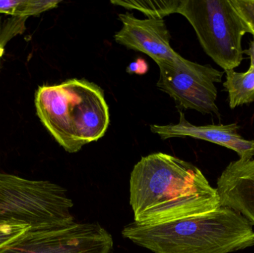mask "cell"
I'll return each instance as SVG.
<instances>
[{"instance_id": "obj_12", "label": "cell", "mask_w": 254, "mask_h": 253, "mask_svg": "<svg viewBox=\"0 0 254 253\" xmlns=\"http://www.w3.org/2000/svg\"><path fill=\"white\" fill-rule=\"evenodd\" d=\"M59 0H0V13L26 19L58 7Z\"/></svg>"}, {"instance_id": "obj_7", "label": "cell", "mask_w": 254, "mask_h": 253, "mask_svg": "<svg viewBox=\"0 0 254 253\" xmlns=\"http://www.w3.org/2000/svg\"><path fill=\"white\" fill-rule=\"evenodd\" d=\"M113 237L98 223H76L62 230H34L0 253H112Z\"/></svg>"}, {"instance_id": "obj_10", "label": "cell", "mask_w": 254, "mask_h": 253, "mask_svg": "<svg viewBox=\"0 0 254 253\" xmlns=\"http://www.w3.org/2000/svg\"><path fill=\"white\" fill-rule=\"evenodd\" d=\"M221 206H228L254 225V160L231 162L224 169L216 187Z\"/></svg>"}, {"instance_id": "obj_9", "label": "cell", "mask_w": 254, "mask_h": 253, "mask_svg": "<svg viewBox=\"0 0 254 253\" xmlns=\"http://www.w3.org/2000/svg\"><path fill=\"white\" fill-rule=\"evenodd\" d=\"M237 123L228 125H207L195 126L185 118L180 111V119L176 124L151 125L152 133L166 140L173 138H189L203 140L234 150L243 161L252 160L254 157V141L244 139L238 133Z\"/></svg>"}, {"instance_id": "obj_5", "label": "cell", "mask_w": 254, "mask_h": 253, "mask_svg": "<svg viewBox=\"0 0 254 253\" xmlns=\"http://www.w3.org/2000/svg\"><path fill=\"white\" fill-rule=\"evenodd\" d=\"M176 13L189 21L204 51L217 65L225 71L240 65L242 40L249 30L231 0H178Z\"/></svg>"}, {"instance_id": "obj_8", "label": "cell", "mask_w": 254, "mask_h": 253, "mask_svg": "<svg viewBox=\"0 0 254 253\" xmlns=\"http://www.w3.org/2000/svg\"><path fill=\"white\" fill-rule=\"evenodd\" d=\"M122 29L115 34L116 43L143 52L157 64L171 60L177 53L170 46V34L162 18L140 19L132 13H121Z\"/></svg>"}, {"instance_id": "obj_13", "label": "cell", "mask_w": 254, "mask_h": 253, "mask_svg": "<svg viewBox=\"0 0 254 253\" xmlns=\"http://www.w3.org/2000/svg\"><path fill=\"white\" fill-rule=\"evenodd\" d=\"M30 230H32L31 226L16 221L0 223V249L20 239Z\"/></svg>"}, {"instance_id": "obj_15", "label": "cell", "mask_w": 254, "mask_h": 253, "mask_svg": "<svg viewBox=\"0 0 254 253\" xmlns=\"http://www.w3.org/2000/svg\"><path fill=\"white\" fill-rule=\"evenodd\" d=\"M149 69L147 62L142 59L138 58L135 62H131L127 68V71L129 74H146Z\"/></svg>"}, {"instance_id": "obj_4", "label": "cell", "mask_w": 254, "mask_h": 253, "mask_svg": "<svg viewBox=\"0 0 254 253\" xmlns=\"http://www.w3.org/2000/svg\"><path fill=\"white\" fill-rule=\"evenodd\" d=\"M66 190L49 181L0 172V223L16 221L34 230H62L77 223Z\"/></svg>"}, {"instance_id": "obj_6", "label": "cell", "mask_w": 254, "mask_h": 253, "mask_svg": "<svg viewBox=\"0 0 254 253\" xmlns=\"http://www.w3.org/2000/svg\"><path fill=\"white\" fill-rule=\"evenodd\" d=\"M157 65L160 69L157 87L170 95L179 107L220 116L215 83L222 82L224 72L191 62L178 53L171 60Z\"/></svg>"}, {"instance_id": "obj_14", "label": "cell", "mask_w": 254, "mask_h": 253, "mask_svg": "<svg viewBox=\"0 0 254 253\" xmlns=\"http://www.w3.org/2000/svg\"><path fill=\"white\" fill-rule=\"evenodd\" d=\"M231 2L246 23L249 33L254 36V0H231Z\"/></svg>"}, {"instance_id": "obj_1", "label": "cell", "mask_w": 254, "mask_h": 253, "mask_svg": "<svg viewBox=\"0 0 254 253\" xmlns=\"http://www.w3.org/2000/svg\"><path fill=\"white\" fill-rule=\"evenodd\" d=\"M134 222L165 224L212 212L220 198L204 174L189 162L165 153L142 157L129 179Z\"/></svg>"}, {"instance_id": "obj_3", "label": "cell", "mask_w": 254, "mask_h": 253, "mask_svg": "<svg viewBox=\"0 0 254 253\" xmlns=\"http://www.w3.org/2000/svg\"><path fill=\"white\" fill-rule=\"evenodd\" d=\"M34 103L43 126L68 153L98 141L110 126L104 90L84 79L40 86Z\"/></svg>"}, {"instance_id": "obj_11", "label": "cell", "mask_w": 254, "mask_h": 253, "mask_svg": "<svg viewBox=\"0 0 254 253\" xmlns=\"http://www.w3.org/2000/svg\"><path fill=\"white\" fill-rule=\"evenodd\" d=\"M225 74L224 86L228 92L231 108L254 102V67L250 66L245 73L228 70Z\"/></svg>"}, {"instance_id": "obj_2", "label": "cell", "mask_w": 254, "mask_h": 253, "mask_svg": "<svg viewBox=\"0 0 254 253\" xmlns=\"http://www.w3.org/2000/svg\"><path fill=\"white\" fill-rule=\"evenodd\" d=\"M125 239L154 253H231L254 246L253 225L228 206L165 224L130 223Z\"/></svg>"}, {"instance_id": "obj_16", "label": "cell", "mask_w": 254, "mask_h": 253, "mask_svg": "<svg viewBox=\"0 0 254 253\" xmlns=\"http://www.w3.org/2000/svg\"><path fill=\"white\" fill-rule=\"evenodd\" d=\"M251 58V66L254 67V36L253 40L250 43V46L248 50L244 51Z\"/></svg>"}]
</instances>
